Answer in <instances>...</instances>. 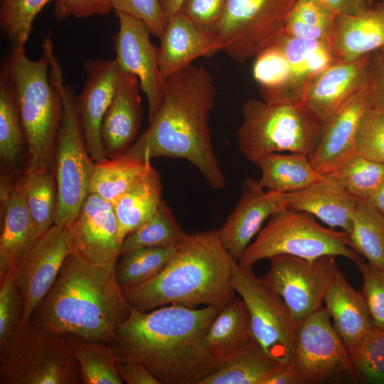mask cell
<instances>
[{"instance_id": "obj_22", "label": "cell", "mask_w": 384, "mask_h": 384, "mask_svg": "<svg viewBox=\"0 0 384 384\" xmlns=\"http://www.w3.org/2000/svg\"><path fill=\"white\" fill-rule=\"evenodd\" d=\"M137 76L119 70L112 102L101 126V139L108 159L124 153L140 127L142 109Z\"/></svg>"}, {"instance_id": "obj_50", "label": "cell", "mask_w": 384, "mask_h": 384, "mask_svg": "<svg viewBox=\"0 0 384 384\" xmlns=\"http://www.w3.org/2000/svg\"><path fill=\"white\" fill-rule=\"evenodd\" d=\"M369 85L372 92V107L384 111V50L370 54L368 67Z\"/></svg>"}, {"instance_id": "obj_55", "label": "cell", "mask_w": 384, "mask_h": 384, "mask_svg": "<svg viewBox=\"0 0 384 384\" xmlns=\"http://www.w3.org/2000/svg\"><path fill=\"white\" fill-rule=\"evenodd\" d=\"M365 201L384 215V183Z\"/></svg>"}, {"instance_id": "obj_4", "label": "cell", "mask_w": 384, "mask_h": 384, "mask_svg": "<svg viewBox=\"0 0 384 384\" xmlns=\"http://www.w3.org/2000/svg\"><path fill=\"white\" fill-rule=\"evenodd\" d=\"M236 263L217 230L187 234L159 274L122 290L123 295L130 307L140 311L169 304L220 310L235 297L231 279Z\"/></svg>"}, {"instance_id": "obj_41", "label": "cell", "mask_w": 384, "mask_h": 384, "mask_svg": "<svg viewBox=\"0 0 384 384\" xmlns=\"http://www.w3.org/2000/svg\"><path fill=\"white\" fill-rule=\"evenodd\" d=\"M252 74L262 100L280 102L289 80L290 67L279 48L272 46L259 53L255 58Z\"/></svg>"}, {"instance_id": "obj_12", "label": "cell", "mask_w": 384, "mask_h": 384, "mask_svg": "<svg viewBox=\"0 0 384 384\" xmlns=\"http://www.w3.org/2000/svg\"><path fill=\"white\" fill-rule=\"evenodd\" d=\"M288 366L299 384H319L342 375L357 381L349 351L324 306L297 324Z\"/></svg>"}, {"instance_id": "obj_2", "label": "cell", "mask_w": 384, "mask_h": 384, "mask_svg": "<svg viewBox=\"0 0 384 384\" xmlns=\"http://www.w3.org/2000/svg\"><path fill=\"white\" fill-rule=\"evenodd\" d=\"M215 96L211 77L202 66L191 65L171 75L165 80L161 105L147 129L124 153L139 160L186 159L213 188H225L208 126Z\"/></svg>"}, {"instance_id": "obj_24", "label": "cell", "mask_w": 384, "mask_h": 384, "mask_svg": "<svg viewBox=\"0 0 384 384\" xmlns=\"http://www.w3.org/2000/svg\"><path fill=\"white\" fill-rule=\"evenodd\" d=\"M159 39L158 59L164 80L191 65L195 59L220 51L211 35L198 28L181 11L168 19Z\"/></svg>"}, {"instance_id": "obj_39", "label": "cell", "mask_w": 384, "mask_h": 384, "mask_svg": "<svg viewBox=\"0 0 384 384\" xmlns=\"http://www.w3.org/2000/svg\"><path fill=\"white\" fill-rule=\"evenodd\" d=\"M336 14L319 0H297L287 16L284 33L299 39L328 42Z\"/></svg>"}, {"instance_id": "obj_53", "label": "cell", "mask_w": 384, "mask_h": 384, "mask_svg": "<svg viewBox=\"0 0 384 384\" xmlns=\"http://www.w3.org/2000/svg\"><path fill=\"white\" fill-rule=\"evenodd\" d=\"M263 384H299V382L294 370L287 366L271 374Z\"/></svg>"}, {"instance_id": "obj_32", "label": "cell", "mask_w": 384, "mask_h": 384, "mask_svg": "<svg viewBox=\"0 0 384 384\" xmlns=\"http://www.w3.org/2000/svg\"><path fill=\"white\" fill-rule=\"evenodd\" d=\"M27 142L12 87L0 75V163L2 174L22 172Z\"/></svg>"}, {"instance_id": "obj_34", "label": "cell", "mask_w": 384, "mask_h": 384, "mask_svg": "<svg viewBox=\"0 0 384 384\" xmlns=\"http://www.w3.org/2000/svg\"><path fill=\"white\" fill-rule=\"evenodd\" d=\"M28 209L40 236L55 224L58 186L53 169H25L20 174Z\"/></svg>"}, {"instance_id": "obj_47", "label": "cell", "mask_w": 384, "mask_h": 384, "mask_svg": "<svg viewBox=\"0 0 384 384\" xmlns=\"http://www.w3.org/2000/svg\"><path fill=\"white\" fill-rule=\"evenodd\" d=\"M112 9L142 20L154 36L160 38L167 24L159 0H110Z\"/></svg>"}, {"instance_id": "obj_42", "label": "cell", "mask_w": 384, "mask_h": 384, "mask_svg": "<svg viewBox=\"0 0 384 384\" xmlns=\"http://www.w3.org/2000/svg\"><path fill=\"white\" fill-rule=\"evenodd\" d=\"M56 0H1L0 25L11 50L24 49L36 16Z\"/></svg>"}, {"instance_id": "obj_35", "label": "cell", "mask_w": 384, "mask_h": 384, "mask_svg": "<svg viewBox=\"0 0 384 384\" xmlns=\"http://www.w3.org/2000/svg\"><path fill=\"white\" fill-rule=\"evenodd\" d=\"M83 384H122L119 358L112 344L66 335Z\"/></svg>"}, {"instance_id": "obj_21", "label": "cell", "mask_w": 384, "mask_h": 384, "mask_svg": "<svg viewBox=\"0 0 384 384\" xmlns=\"http://www.w3.org/2000/svg\"><path fill=\"white\" fill-rule=\"evenodd\" d=\"M370 54L351 61H336L309 87L303 102L325 124L341 107L369 85Z\"/></svg>"}, {"instance_id": "obj_26", "label": "cell", "mask_w": 384, "mask_h": 384, "mask_svg": "<svg viewBox=\"0 0 384 384\" xmlns=\"http://www.w3.org/2000/svg\"><path fill=\"white\" fill-rule=\"evenodd\" d=\"M272 46L279 48L290 67L289 80L280 102L303 101L316 78L337 61L327 41L299 39L284 33Z\"/></svg>"}, {"instance_id": "obj_7", "label": "cell", "mask_w": 384, "mask_h": 384, "mask_svg": "<svg viewBox=\"0 0 384 384\" xmlns=\"http://www.w3.org/2000/svg\"><path fill=\"white\" fill-rule=\"evenodd\" d=\"M50 77L62 102L61 119L56 137L53 169L58 186L55 224L70 226L87 198L95 163L85 145L73 88L64 83L53 43L47 44Z\"/></svg>"}, {"instance_id": "obj_29", "label": "cell", "mask_w": 384, "mask_h": 384, "mask_svg": "<svg viewBox=\"0 0 384 384\" xmlns=\"http://www.w3.org/2000/svg\"><path fill=\"white\" fill-rule=\"evenodd\" d=\"M261 171L257 183L264 189L290 193L306 188L326 178L311 166L309 156L302 153H271L257 164Z\"/></svg>"}, {"instance_id": "obj_30", "label": "cell", "mask_w": 384, "mask_h": 384, "mask_svg": "<svg viewBox=\"0 0 384 384\" xmlns=\"http://www.w3.org/2000/svg\"><path fill=\"white\" fill-rule=\"evenodd\" d=\"M282 367L254 339L223 361L199 384H263Z\"/></svg>"}, {"instance_id": "obj_54", "label": "cell", "mask_w": 384, "mask_h": 384, "mask_svg": "<svg viewBox=\"0 0 384 384\" xmlns=\"http://www.w3.org/2000/svg\"><path fill=\"white\" fill-rule=\"evenodd\" d=\"M185 0H159L161 7L165 14L167 21L178 12Z\"/></svg>"}, {"instance_id": "obj_40", "label": "cell", "mask_w": 384, "mask_h": 384, "mask_svg": "<svg viewBox=\"0 0 384 384\" xmlns=\"http://www.w3.org/2000/svg\"><path fill=\"white\" fill-rule=\"evenodd\" d=\"M358 200H366L384 183V164L353 154L334 172L326 176Z\"/></svg>"}, {"instance_id": "obj_58", "label": "cell", "mask_w": 384, "mask_h": 384, "mask_svg": "<svg viewBox=\"0 0 384 384\" xmlns=\"http://www.w3.org/2000/svg\"><path fill=\"white\" fill-rule=\"evenodd\" d=\"M382 49H383V50H384V48H382Z\"/></svg>"}, {"instance_id": "obj_15", "label": "cell", "mask_w": 384, "mask_h": 384, "mask_svg": "<svg viewBox=\"0 0 384 384\" xmlns=\"http://www.w3.org/2000/svg\"><path fill=\"white\" fill-rule=\"evenodd\" d=\"M116 14L119 26L113 38L114 60L119 70L137 77L146 97L150 120L161 105L165 83L160 72L158 48L151 42L150 30L142 20L124 13Z\"/></svg>"}, {"instance_id": "obj_17", "label": "cell", "mask_w": 384, "mask_h": 384, "mask_svg": "<svg viewBox=\"0 0 384 384\" xmlns=\"http://www.w3.org/2000/svg\"><path fill=\"white\" fill-rule=\"evenodd\" d=\"M86 80L75 98L76 109L87 151L95 163L107 160L101 126L112 102L119 68L115 60L87 59L84 63Z\"/></svg>"}, {"instance_id": "obj_13", "label": "cell", "mask_w": 384, "mask_h": 384, "mask_svg": "<svg viewBox=\"0 0 384 384\" xmlns=\"http://www.w3.org/2000/svg\"><path fill=\"white\" fill-rule=\"evenodd\" d=\"M335 257L313 260L278 255L269 258L270 270L261 277L278 294L297 324L323 306L324 297L338 269Z\"/></svg>"}, {"instance_id": "obj_8", "label": "cell", "mask_w": 384, "mask_h": 384, "mask_svg": "<svg viewBox=\"0 0 384 384\" xmlns=\"http://www.w3.org/2000/svg\"><path fill=\"white\" fill-rule=\"evenodd\" d=\"M79 366L66 335L28 319L0 349V384H79Z\"/></svg>"}, {"instance_id": "obj_16", "label": "cell", "mask_w": 384, "mask_h": 384, "mask_svg": "<svg viewBox=\"0 0 384 384\" xmlns=\"http://www.w3.org/2000/svg\"><path fill=\"white\" fill-rule=\"evenodd\" d=\"M20 174L1 175L0 280L15 272L40 237L26 203Z\"/></svg>"}, {"instance_id": "obj_43", "label": "cell", "mask_w": 384, "mask_h": 384, "mask_svg": "<svg viewBox=\"0 0 384 384\" xmlns=\"http://www.w3.org/2000/svg\"><path fill=\"white\" fill-rule=\"evenodd\" d=\"M358 379L384 384V331L374 328L350 352Z\"/></svg>"}, {"instance_id": "obj_27", "label": "cell", "mask_w": 384, "mask_h": 384, "mask_svg": "<svg viewBox=\"0 0 384 384\" xmlns=\"http://www.w3.org/2000/svg\"><path fill=\"white\" fill-rule=\"evenodd\" d=\"M332 324L349 353L375 326L361 293L338 269L324 297Z\"/></svg>"}, {"instance_id": "obj_9", "label": "cell", "mask_w": 384, "mask_h": 384, "mask_svg": "<svg viewBox=\"0 0 384 384\" xmlns=\"http://www.w3.org/2000/svg\"><path fill=\"white\" fill-rule=\"evenodd\" d=\"M278 255L309 260L323 257H343L356 264L361 259L353 249L348 235L324 228L314 215L284 208L273 213L250 244L238 264L252 270L258 261Z\"/></svg>"}, {"instance_id": "obj_20", "label": "cell", "mask_w": 384, "mask_h": 384, "mask_svg": "<svg viewBox=\"0 0 384 384\" xmlns=\"http://www.w3.org/2000/svg\"><path fill=\"white\" fill-rule=\"evenodd\" d=\"M372 107L370 85L341 107L326 123L316 149L309 156L313 168L327 176L341 166L353 154L362 117Z\"/></svg>"}, {"instance_id": "obj_18", "label": "cell", "mask_w": 384, "mask_h": 384, "mask_svg": "<svg viewBox=\"0 0 384 384\" xmlns=\"http://www.w3.org/2000/svg\"><path fill=\"white\" fill-rule=\"evenodd\" d=\"M70 227L74 248L85 260L106 263L119 258L123 241L112 203L90 193Z\"/></svg>"}, {"instance_id": "obj_48", "label": "cell", "mask_w": 384, "mask_h": 384, "mask_svg": "<svg viewBox=\"0 0 384 384\" xmlns=\"http://www.w3.org/2000/svg\"><path fill=\"white\" fill-rule=\"evenodd\" d=\"M227 0H185L180 11L204 32L210 30L220 16Z\"/></svg>"}, {"instance_id": "obj_3", "label": "cell", "mask_w": 384, "mask_h": 384, "mask_svg": "<svg viewBox=\"0 0 384 384\" xmlns=\"http://www.w3.org/2000/svg\"><path fill=\"white\" fill-rule=\"evenodd\" d=\"M117 261L94 263L74 248L30 319L57 334L112 344L130 309L117 282Z\"/></svg>"}, {"instance_id": "obj_51", "label": "cell", "mask_w": 384, "mask_h": 384, "mask_svg": "<svg viewBox=\"0 0 384 384\" xmlns=\"http://www.w3.org/2000/svg\"><path fill=\"white\" fill-rule=\"evenodd\" d=\"M119 374L127 384H159V381L141 362L132 359H119Z\"/></svg>"}, {"instance_id": "obj_23", "label": "cell", "mask_w": 384, "mask_h": 384, "mask_svg": "<svg viewBox=\"0 0 384 384\" xmlns=\"http://www.w3.org/2000/svg\"><path fill=\"white\" fill-rule=\"evenodd\" d=\"M328 43L338 61H351L384 48V4L336 14Z\"/></svg>"}, {"instance_id": "obj_38", "label": "cell", "mask_w": 384, "mask_h": 384, "mask_svg": "<svg viewBox=\"0 0 384 384\" xmlns=\"http://www.w3.org/2000/svg\"><path fill=\"white\" fill-rule=\"evenodd\" d=\"M186 235L162 199L151 218L124 238L121 253L144 247L178 246Z\"/></svg>"}, {"instance_id": "obj_36", "label": "cell", "mask_w": 384, "mask_h": 384, "mask_svg": "<svg viewBox=\"0 0 384 384\" xmlns=\"http://www.w3.org/2000/svg\"><path fill=\"white\" fill-rule=\"evenodd\" d=\"M353 249L384 272V215L365 200H358L348 234Z\"/></svg>"}, {"instance_id": "obj_33", "label": "cell", "mask_w": 384, "mask_h": 384, "mask_svg": "<svg viewBox=\"0 0 384 384\" xmlns=\"http://www.w3.org/2000/svg\"><path fill=\"white\" fill-rule=\"evenodd\" d=\"M152 167L150 160H139L125 153L95 163L90 193L113 203Z\"/></svg>"}, {"instance_id": "obj_52", "label": "cell", "mask_w": 384, "mask_h": 384, "mask_svg": "<svg viewBox=\"0 0 384 384\" xmlns=\"http://www.w3.org/2000/svg\"><path fill=\"white\" fill-rule=\"evenodd\" d=\"M337 14L351 15L370 7L367 0H319Z\"/></svg>"}, {"instance_id": "obj_44", "label": "cell", "mask_w": 384, "mask_h": 384, "mask_svg": "<svg viewBox=\"0 0 384 384\" xmlns=\"http://www.w3.org/2000/svg\"><path fill=\"white\" fill-rule=\"evenodd\" d=\"M354 154L384 164V111L370 107L360 122Z\"/></svg>"}, {"instance_id": "obj_49", "label": "cell", "mask_w": 384, "mask_h": 384, "mask_svg": "<svg viewBox=\"0 0 384 384\" xmlns=\"http://www.w3.org/2000/svg\"><path fill=\"white\" fill-rule=\"evenodd\" d=\"M112 9L110 0H56L54 15L58 21L70 17L85 18L107 14Z\"/></svg>"}, {"instance_id": "obj_57", "label": "cell", "mask_w": 384, "mask_h": 384, "mask_svg": "<svg viewBox=\"0 0 384 384\" xmlns=\"http://www.w3.org/2000/svg\"><path fill=\"white\" fill-rule=\"evenodd\" d=\"M382 3L384 4V0H382Z\"/></svg>"}, {"instance_id": "obj_45", "label": "cell", "mask_w": 384, "mask_h": 384, "mask_svg": "<svg viewBox=\"0 0 384 384\" xmlns=\"http://www.w3.org/2000/svg\"><path fill=\"white\" fill-rule=\"evenodd\" d=\"M23 311V295L11 271L0 280V349L20 325Z\"/></svg>"}, {"instance_id": "obj_31", "label": "cell", "mask_w": 384, "mask_h": 384, "mask_svg": "<svg viewBox=\"0 0 384 384\" xmlns=\"http://www.w3.org/2000/svg\"><path fill=\"white\" fill-rule=\"evenodd\" d=\"M161 193L160 175L151 167L137 183L112 203L118 221L119 238L122 241L156 212L162 201Z\"/></svg>"}, {"instance_id": "obj_28", "label": "cell", "mask_w": 384, "mask_h": 384, "mask_svg": "<svg viewBox=\"0 0 384 384\" xmlns=\"http://www.w3.org/2000/svg\"><path fill=\"white\" fill-rule=\"evenodd\" d=\"M254 339L250 313L240 297L218 311L206 338L209 351L219 365Z\"/></svg>"}, {"instance_id": "obj_25", "label": "cell", "mask_w": 384, "mask_h": 384, "mask_svg": "<svg viewBox=\"0 0 384 384\" xmlns=\"http://www.w3.org/2000/svg\"><path fill=\"white\" fill-rule=\"evenodd\" d=\"M281 195L286 208L309 213L328 226L349 233L358 199L328 176L306 188Z\"/></svg>"}, {"instance_id": "obj_1", "label": "cell", "mask_w": 384, "mask_h": 384, "mask_svg": "<svg viewBox=\"0 0 384 384\" xmlns=\"http://www.w3.org/2000/svg\"><path fill=\"white\" fill-rule=\"evenodd\" d=\"M219 311L177 304L148 311L130 307L112 345L119 359L141 362L159 384H199L219 366L206 341Z\"/></svg>"}, {"instance_id": "obj_46", "label": "cell", "mask_w": 384, "mask_h": 384, "mask_svg": "<svg viewBox=\"0 0 384 384\" xmlns=\"http://www.w3.org/2000/svg\"><path fill=\"white\" fill-rule=\"evenodd\" d=\"M356 265L363 278L360 292L373 324L384 331V272L361 260Z\"/></svg>"}, {"instance_id": "obj_11", "label": "cell", "mask_w": 384, "mask_h": 384, "mask_svg": "<svg viewBox=\"0 0 384 384\" xmlns=\"http://www.w3.org/2000/svg\"><path fill=\"white\" fill-rule=\"evenodd\" d=\"M231 284L247 307L255 339L272 360L287 366L297 323L282 297L252 270L240 267L238 262L233 267Z\"/></svg>"}, {"instance_id": "obj_10", "label": "cell", "mask_w": 384, "mask_h": 384, "mask_svg": "<svg viewBox=\"0 0 384 384\" xmlns=\"http://www.w3.org/2000/svg\"><path fill=\"white\" fill-rule=\"evenodd\" d=\"M297 0H227L210 34L233 61L244 63L284 34Z\"/></svg>"}, {"instance_id": "obj_6", "label": "cell", "mask_w": 384, "mask_h": 384, "mask_svg": "<svg viewBox=\"0 0 384 384\" xmlns=\"http://www.w3.org/2000/svg\"><path fill=\"white\" fill-rule=\"evenodd\" d=\"M242 114L237 131L238 148L255 164L271 153L309 156L319 144L325 125L303 101L271 103L249 99L242 105Z\"/></svg>"}, {"instance_id": "obj_14", "label": "cell", "mask_w": 384, "mask_h": 384, "mask_svg": "<svg viewBox=\"0 0 384 384\" xmlns=\"http://www.w3.org/2000/svg\"><path fill=\"white\" fill-rule=\"evenodd\" d=\"M74 250L70 226L54 224L41 235L14 272L23 299L21 324L33 311L54 284L67 256Z\"/></svg>"}, {"instance_id": "obj_19", "label": "cell", "mask_w": 384, "mask_h": 384, "mask_svg": "<svg viewBox=\"0 0 384 384\" xmlns=\"http://www.w3.org/2000/svg\"><path fill=\"white\" fill-rule=\"evenodd\" d=\"M284 208L281 193L265 191L252 178L244 181L235 208L218 230L221 242L235 261L240 259L263 222Z\"/></svg>"}, {"instance_id": "obj_5", "label": "cell", "mask_w": 384, "mask_h": 384, "mask_svg": "<svg viewBox=\"0 0 384 384\" xmlns=\"http://www.w3.org/2000/svg\"><path fill=\"white\" fill-rule=\"evenodd\" d=\"M42 55L31 60L24 49L11 50L1 73L10 82L23 127L28 151L26 169H53L62 102L50 77V58L42 42Z\"/></svg>"}, {"instance_id": "obj_56", "label": "cell", "mask_w": 384, "mask_h": 384, "mask_svg": "<svg viewBox=\"0 0 384 384\" xmlns=\"http://www.w3.org/2000/svg\"><path fill=\"white\" fill-rule=\"evenodd\" d=\"M367 1L368 2L370 7L373 6L375 4V0H367Z\"/></svg>"}, {"instance_id": "obj_37", "label": "cell", "mask_w": 384, "mask_h": 384, "mask_svg": "<svg viewBox=\"0 0 384 384\" xmlns=\"http://www.w3.org/2000/svg\"><path fill=\"white\" fill-rule=\"evenodd\" d=\"M177 247H144L121 253L115 269L119 287L124 290L159 274L171 261Z\"/></svg>"}]
</instances>
